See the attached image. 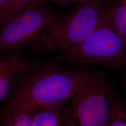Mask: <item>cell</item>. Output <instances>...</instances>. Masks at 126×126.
<instances>
[{
  "instance_id": "cell-1",
  "label": "cell",
  "mask_w": 126,
  "mask_h": 126,
  "mask_svg": "<svg viewBox=\"0 0 126 126\" xmlns=\"http://www.w3.org/2000/svg\"><path fill=\"white\" fill-rule=\"evenodd\" d=\"M84 70L71 71L38 58L32 67L20 72L5 99L1 116L21 109L60 107L76 94Z\"/></svg>"
},
{
  "instance_id": "cell-2",
  "label": "cell",
  "mask_w": 126,
  "mask_h": 126,
  "mask_svg": "<svg viewBox=\"0 0 126 126\" xmlns=\"http://www.w3.org/2000/svg\"><path fill=\"white\" fill-rule=\"evenodd\" d=\"M107 0L99 24L80 43L55 52L58 63L96 64L125 73L126 50L110 18Z\"/></svg>"
},
{
  "instance_id": "cell-3",
  "label": "cell",
  "mask_w": 126,
  "mask_h": 126,
  "mask_svg": "<svg viewBox=\"0 0 126 126\" xmlns=\"http://www.w3.org/2000/svg\"><path fill=\"white\" fill-rule=\"evenodd\" d=\"M107 0H90L67 14H62L24 54L40 58L75 45L85 39L97 27Z\"/></svg>"
},
{
  "instance_id": "cell-4",
  "label": "cell",
  "mask_w": 126,
  "mask_h": 126,
  "mask_svg": "<svg viewBox=\"0 0 126 126\" xmlns=\"http://www.w3.org/2000/svg\"><path fill=\"white\" fill-rule=\"evenodd\" d=\"M116 96L114 86L107 77L84 70L81 85L63 112L66 126H106Z\"/></svg>"
},
{
  "instance_id": "cell-5",
  "label": "cell",
  "mask_w": 126,
  "mask_h": 126,
  "mask_svg": "<svg viewBox=\"0 0 126 126\" xmlns=\"http://www.w3.org/2000/svg\"><path fill=\"white\" fill-rule=\"evenodd\" d=\"M62 14L46 2H41L28 7L7 23L0 24L1 58L28 51Z\"/></svg>"
},
{
  "instance_id": "cell-6",
  "label": "cell",
  "mask_w": 126,
  "mask_h": 126,
  "mask_svg": "<svg viewBox=\"0 0 126 126\" xmlns=\"http://www.w3.org/2000/svg\"><path fill=\"white\" fill-rule=\"evenodd\" d=\"M38 58L25 57L22 52L0 60V101L6 98L20 72L32 67Z\"/></svg>"
},
{
  "instance_id": "cell-7",
  "label": "cell",
  "mask_w": 126,
  "mask_h": 126,
  "mask_svg": "<svg viewBox=\"0 0 126 126\" xmlns=\"http://www.w3.org/2000/svg\"><path fill=\"white\" fill-rule=\"evenodd\" d=\"M33 126H66L60 107L37 108L33 118Z\"/></svg>"
},
{
  "instance_id": "cell-8",
  "label": "cell",
  "mask_w": 126,
  "mask_h": 126,
  "mask_svg": "<svg viewBox=\"0 0 126 126\" xmlns=\"http://www.w3.org/2000/svg\"><path fill=\"white\" fill-rule=\"evenodd\" d=\"M107 7L113 25L126 50V9L121 0H107Z\"/></svg>"
},
{
  "instance_id": "cell-9",
  "label": "cell",
  "mask_w": 126,
  "mask_h": 126,
  "mask_svg": "<svg viewBox=\"0 0 126 126\" xmlns=\"http://www.w3.org/2000/svg\"><path fill=\"white\" fill-rule=\"evenodd\" d=\"M36 109H21L5 114L1 117L0 126H33Z\"/></svg>"
},
{
  "instance_id": "cell-10",
  "label": "cell",
  "mask_w": 126,
  "mask_h": 126,
  "mask_svg": "<svg viewBox=\"0 0 126 126\" xmlns=\"http://www.w3.org/2000/svg\"><path fill=\"white\" fill-rule=\"evenodd\" d=\"M105 126H126V107L117 96L114 99Z\"/></svg>"
},
{
  "instance_id": "cell-11",
  "label": "cell",
  "mask_w": 126,
  "mask_h": 126,
  "mask_svg": "<svg viewBox=\"0 0 126 126\" xmlns=\"http://www.w3.org/2000/svg\"><path fill=\"white\" fill-rule=\"evenodd\" d=\"M47 0H12L6 23L22 12L28 7L34 4L46 2Z\"/></svg>"
},
{
  "instance_id": "cell-12",
  "label": "cell",
  "mask_w": 126,
  "mask_h": 126,
  "mask_svg": "<svg viewBox=\"0 0 126 126\" xmlns=\"http://www.w3.org/2000/svg\"><path fill=\"white\" fill-rule=\"evenodd\" d=\"M12 0H0V23L4 24L7 21Z\"/></svg>"
},
{
  "instance_id": "cell-13",
  "label": "cell",
  "mask_w": 126,
  "mask_h": 126,
  "mask_svg": "<svg viewBox=\"0 0 126 126\" xmlns=\"http://www.w3.org/2000/svg\"><path fill=\"white\" fill-rule=\"evenodd\" d=\"M60 7L66 6L72 4H80L88 2L90 0H50Z\"/></svg>"
},
{
  "instance_id": "cell-14",
  "label": "cell",
  "mask_w": 126,
  "mask_h": 126,
  "mask_svg": "<svg viewBox=\"0 0 126 126\" xmlns=\"http://www.w3.org/2000/svg\"><path fill=\"white\" fill-rule=\"evenodd\" d=\"M122 84L124 87V88H125V90L126 91V73L125 72L124 73V76L123 77V79H122Z\"/></svg>"
}]
</instances>
